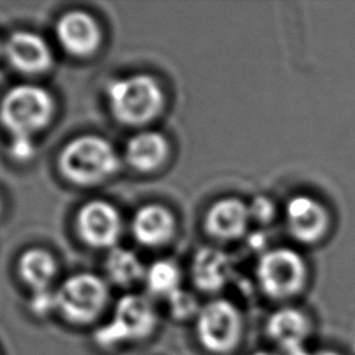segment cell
I'll list each match as a JSON object with an SVG mask.
<instances>
[{
	"instance_id": "1",
	"label": "cell",
	"mask_w": 355,
	"mask_h": 355,
	"mask_svg": "<svg viewBox=\"0 0 355 355\" xmlns=\"http://www.w3.org/2000/svg\"><path fill=\"white\" fill-rule=\"evenodd\" d=\"M105 94L112 116L128 126H141L154 121L165 107L161 85L146 73L111 80Z\"/></svg>"
},
{
	"instance_id": "2",
	"label": "cell",
	"mask_w": 355,
	"mask_h": 355,
	"mask_svg": "<svg viewBox=\"0 0 355 355\" xmlns=\"http://www.w3.org/2000/svg\"><path fill=\"white\" fill-rule=\"evenodd\" d=\"M119 157L112 144L97 135H82L68 141L60 155V172L80 186L97 184L119 169Z\"/></svg>"
},
{
	"instance_id": "3",
	"label": "cell",
	"mask_w": 355,
	"mask_h": 355,
	"mask_svg": "<svg viewBox=\"0 0 355 355\" xmlns=\"http://www.w3.org/2000/svg\"><path fill=\"white\" fill-rule=\"evenodd\" d=\"M54 108V98L49 90L21 83L4 93L0 101V122L11 136L33 137L47 126Z\"/></svg>"
},
{
	"instance_id": "4",
	"label": "cell",
	"mask_w": 355,
	"mask_h": 355,
	"mask_svg": "<svg viewBox=\"0 0 355 355\" xmlns=\"http://www.w3.org/2000/svg\"><path fill=\"white\" fill-rule=\"evenodd\" d=\"M158 318L153 302L141 294L122 295L111 319L94 331V341L104 349L147 338L157 326Z\"/></svg>"
},
{
	"instance_id": "5",
	"label": "cell",
	"mask_w": 355,
	"mask_h": 355,
	"mask_svg": "<svg viewBox=\"0 0 355 355\" xmlns=\"http://www.w3.org/2000/svg\"><path fill=\"white\" fill-rule=\"evenodd\" d=\"M55 291V311L72 324H90L105 309L110 298L107 283L93 273L67 277Z\"/></svg>"
},
{
	"instance_id": "6",
	"label": "cell",
	"mask_w": 355,
	"mask_h": 355,
	"mask_svg": "<svg viewBox=\"0 0 355 355\" xmlns=\"http://www.w3.org/2000/svg\"><path fill=\"white\" fill-rule=\"evenodd\" d=\"M255 275L265 295L283 301L304 290L308 269L300 252L288 247H275L261 254Z\"/></svg>"
},
{
	"instance_id": "7",
	"label": "cell",
	"mask_w": 355,
	"mask_h": 355,
	"mask_svg": "<svg viewBox=\"0 0 355 355\" xmlns=\"http://www.w3.org/2000/svg\"><path fill=\"white\" fill-rule=\"evenodd\" d=\"M196 333L200 344L208 352L229 354L241 340V313L227 300H212L200 308L196 316Z\"/></svg>"
},
{
	"instance_id": "8",
	"label": "cell",
	"mask_w": 355,
	"mask_h": 355,
	"mask_svg": "<svg viewBox=\"0 0 355 355\" xmlns=\"http://www.w3.org/2000/svg\"><path fill=\"white\" fill-rule=\"evenodd\" d=\"M284 219L288 233L300 243L316 244L327 233L330 215L315 197L295 194L286 202Z\"/></svg>"
},
{
	"instance_id": "9",
	"label": "cell",
	"mask_w": 355,
	"mask_h": 355,
	"mask_svg": "<svg viewBox=\"0 0 355 355\" xmlns=\"http://www.w3.org/2000/svg\"><path fill=\"white\" fill-rule=\"evenodd\" d=\"M76 230L86 244L97 248H112L121 237L122 219L111 202L92 200L78 211Z\"/></svg>"
},
{
	"instance_id": "10",
	"label": "cell",
	"mask_w": 355,
	"mask_h": 355,
	"mask_svg": "<svg viewBox=\"0 0 355 355\" xmlns=\"http://www.w3.org/2000/svg\"><path fill=\"white\" fill-rule=\"evenodd\" d=\"M55 36L62 50L73 57H89L100 46L97 21L83 10L64 12L55 24Z\"/></svg>"
},
{
	"instance_id": "11",
	"label": "cell",
	"mask_w": 355,
	"mask_h": 355,
	"mask_svg": "<svg viewBox=\"0 0 355 355\" xmlns=\"http://www.w3.org/2000/svg\"><path fill=\"white\" fill-rule=\"evenodd\" d=\"M3 54L8 64L22 73H40L53 64V54L47 42L37 33L17 31L3 44Z\"/></svg>"
},
{
	"instance_id": "12",
	"label": "cell",
	"mask_w": 355,
	"mask_h": 355,
	"mask_svg": "<svg viewBox=\"0 0 355 355\" xmlns=\"http://www.w3.org/2000/svg\"><path fill=\"white\" fill-rule=\"evenodd\" d=\"M250 222L248 202L237 197H225L208 208L204 229L215 240L233 241L245 234Z\"/></svg>"
},
{
	"instance_id": "13",
	"label": "cell",
	"mask_w": 355,
	"mask_h": 355,
	"mask_svg": "<svg viewBox=\"0 0 355 355\" xmlns=\"http://www.w3.org/2000/svg\"><path fill=\"white\" fill-rule=\"evenodd\" d=\"M311 333L308 316L294 306H283L270 313L266 320V334L287 355H298Z\"/></svg>"
},
{
	"instance_id": "14",
	"label": "cell",
	"mask_w": 355,
	"mask_h": 355,
	"mask_svg": "<svg viewBox=\"0 0 355 355\" xmlns=\"http://www.w3.org/2000/svg\"><path fill=\"white\" fill-rule=\"evenodd\" d=\"M133 237L146 247L166 244L176 232L173 214L161 204H146L139 208L132 219Z\"/></svg>"
},
{
	"instance_id": "15",
	"label": "cell",
	"mask_w": 355,
	"mask_h": 355,
	"mask_svg": "<svg viewBox=\"0 0 355 355\" xmlns=\"http://www.w3.org/2000/svg\"><path fill=\"white\" fill-rule=\"evenodd\" d=\"M169 157L166 137L155 130L133 135L125 147V159L136 171L148 173L159 169Z\"/></svg>"
},
{
	"instance_id": "16",
	"label": "cell",
	"mask_w": 355,
	"mask_h": 355,
	"mask_svg": "<svg viewBox=\"0 0 355 355\" xmlns=\"http://www.w3.org/2000/svg\"><path fill=\"white\" fill-rule=\"evenodd\" d=\"M232 272V262L226 252L214 247L200 248L191 262V280L204 293L212 294L222 290Z\"/></svg>"
},
{
	"instance_id": "17",
	"label": "cell",
	"mask_w": 355,
	"mask_h": 355,
	"mask_svg": "<svg viewBox=\"0 0 355 355\" xmlns=\"http://www.w3.org/2000/svg\"><path fill=\"white\" fill-rule=\"evenodd\" d=\"M18 273L32 291L47 290L55 277L57 263L49 251L29 248L18 259Z\"/></svg>"
},
{
	"instance_id": "18",
	"label": "cell",
	"mask_w": 355,
	"mask_h": 355,
	"mask_svg": "<svg viewBox=\"0 0 355 355\" xmlns=\"http://www.w3.org/2000/svg\"><path fill=\"white\" fill-rule=\"evenodd\" d=\"M105 272L112 283L126 287L144 279L146 266L132 250L112 247L105 258Z\"/></svg>"
},
{
	"instance_id": "19",
	"label": "cell",
	"mask_w": 355,
	"mask_h": 355,
	"mask_svg": "<svg viewBox=\"0 0 355 355\" xmlns=\"http://www.w3.org/2000/svg\"><path fill=\"white\" fill-rule=\"evenodd\" d=\"M144 282L151 294L169 298L180 290L182 275L178 265L169 259H159L146 268Z\"/></svg>"
},
{
	"instance_id": "20",
	"label": "cell",
	"mask_w": 355,
	"mask_h": 355,
	"mask_svg": "<svg viewBox=\"0 0 355 355\" xmlns=\"http://www.w3.org/2000/svg\"><path fill=\"white\" fill-rule=\"evenodd\" d=\"M166 300H168L171 315L179 320H184L191 316H197V313L201 308V306H198L197 300L190 293H187L182 288L178 290L176 293H173Z\"/></svg>"
},
{
	"instance_id": "21",
	"label": "cell",
	"mask_w": 355,
	"mask_h": 355,
	"mask_svg": "<svg viewBox=\"0 0 355 355\" xmlns=\"http://www.w3.org/2000/svg\"><path fill=\"white\" fill-rule=\"evenodd\" d=\"M248 211L251 220L257 223H270L276 216V205L272 198L266 196H257L248 202Z\"/></svg>"
},
{
	"instance_id": "22",
	"label": "cell",
	"mask_w": 355,
	"mask_h": 355,
	"mask_svg": "<svg viewBox=\"0 0 355 355\" xmlns=\"http://www.w3.org/2000/svg\"><path fill=\"white\" fill-rule=\"evenodd\" d=\"M31 311L37 316H47L55 311V291L51 288L33 291L29 301Z\"/></svg>"
},
{
	"instance_id": "23",
	"label": "cell",
	"mask_w": 355,
	"mask_h": 355,
	"mask_svg": "<svg viewBox=\"0 0 355 355\" xmlns=\"http://www.w3.org/2000/svg\"><path fill=\"white\" fill-rule=\"evenodd\" d=\"M10 155L18 162H26L35 155V144L29 136H11L8 146Z\"/></svg>"
},
{
	"instance_id": "24",
	"label": "cell",
	"mask_w": 355,
	"mask_h": 355,
	"mask_svg": "<svg viewBox=\"0 0 355 355\" xmlns=\"http://www.w3.org/2000/svg\"><path fill=\"white\" fill-rule=\"evenodd\" d=\"M298 355H341L336 351H331V349H319V351H313V352H309V351H302L301 354Z\"/></svg>"
},
{
	"instance_id": "25",
	"label": "cell",
	"mask_w": 355,
	"mask_h": 355,
	"mask_svg": "<svg viewBox=\"0 0 355 355\" xmlns=\"http://www.w3.org/2000/svg\"><path fill=\"white\" fill-rule=\"evenodd\" d=\"M252 355H277V354L269 352V351H257V352H254Z\"/></svg>"
},
{
	"instance_id": "26",
	"label": "cell",
	"mask_w": 355,
	"mask_h": 355,
	"mask_svg": "<svg viewBox=\"0 0 355 355\" xmlns=\"http://www.w3.org/2000/svg\"><path fill=\"white\" fill-rule=\"evenodd\" d=\"M1 53H3V44L0 43V54H1Z\"/></svg>"
},
{
	"instance_id": "27",
	"label": "cell",
	"mask_w": 355,
	"mask_h": 355,
	"mask_svg": "<svg viewBox=\"0 0 355 355\" xmlns=\"http://www.w3.org/2000/svg\"><path fill=\"white\" fill-rule=\"evenodd\" d=\"M0 211H1V201H0Z\"/></svg>"
}]
</instances>
